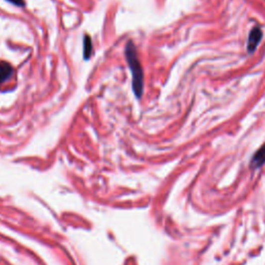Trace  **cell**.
<instances>
[{"label":"cell","instance_id":"cell-4","mask_svg":"<svg viewBox=\"0 0 265 265\" xmlns=\"http://www.w3.org/2000/svg\"><path fill=\"white\" fill-rule=\"evenodd\" d=\"M12 75L11 65L7 62H0V83L4 82Z\"/></svg>","mask_w":265,"mask_h":265},{"label":"cell","instance_id":"cell-5","mask_svg":"<svg viewBox=\"0 0 265 265\" xmlns=\"http://www.w3.org/2000/svg\"><path fill=\"white\" fill-rule=\"evenodd\" d=\"M92 46H91V39L88 35L84 37V58L88 59L91 55Z\"/></svg>","mask_w":265,"mask_h":265},{"label":"cell","instance_id":"cell-6","mask_svg":"<svg viewBox=\"0 0 265 265\" xmlns=\"http://www.w3.org/2000/svg\"><path fill=\"white\" fill-rule=\"evenodd\" d=\"M7 1L12 3V4L17 5V6H24V4H25L24 0H7Z\"/></svg>","mask_w":265,"mask_h":265},{"label":"cell","instance_id":"cell-1","mask_svg":"<svg viewBox=\"0 0 265 265\" xmlns=\"http://www.w3.org/2000/svg\"><path fill=\"white\" fill-rule=\"evenodd\" d=\"M126 56L128 64L132 71V90L138 99L143 95L144 87V76L142 71V65L137 55V50L132 42H129L126 48Z\"/></svg>","mask_w":265,"mask_h":265},{"label":"cell","instance_id":"cell-3","mask_svg":"<svg viewBox=\"0 0 265 265\" xmlns=\"http://www.w3.org/2000/svg\"><path fill=\"white\" fill-rule=\"evenodd\" d=\"M264 163H265V144L254 154L253 158H252L251 166L252 168H259Z\"/></svg>","mask_w":265,"mask_h":265},{"label":"cell","instance_id":"cell-2","mask_svg":"<svg viewBox=\"0 0 265 265\" xmlns=\"http://www.w3.org/2000/svg\"><path fill=\"white\" fill-rule=\"evenodd\" d=\"M263 37V32L259 27H254L251 30L249 34V39H248V52L249 53H254L257 47L259 46L261 39Z\"/></svg>","mask_w":265,"mask_h":265}]
</instances>
